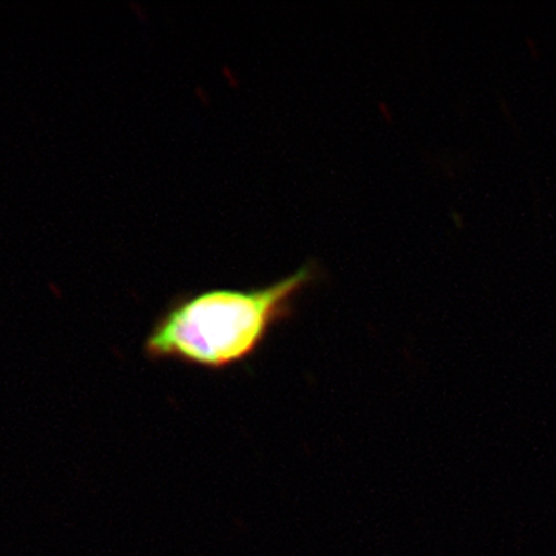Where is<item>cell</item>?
Segmentation results:
<instances>
[{
    "instance_id": "1",
    "label": "cell",
    "mask_w": 556,
    "mask_h": 556,
    "mask_svg": "<svg viewBox=\"0 0 556 556\" xmlns=\"http://www.w3.org/2000/svg\"><path fill=\"white\" fill-rule=\"evenodd\" d=\"M306 263L260 288H212L178 295L153 321L144 353L153 362H179L223 371L258 353L278 325L294 316L300 295L316 283Z\"/></svg>"
}]
</instances>
